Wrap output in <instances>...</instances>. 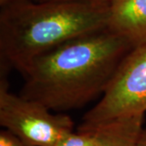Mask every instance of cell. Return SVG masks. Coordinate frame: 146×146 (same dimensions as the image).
I'll return each mask as SVG.
<instances>
[{
  "mask_svg": "<svg viewBox=\"0 0 146 146\" xmlns=\"http://www.w3.org/2000/svg\"><path fill=\"white\" fill-rule=\"evenodd\" d=\"M133 48L107 28L74 39L32 62L20 95L58 113L83 107L102 98Z\"/></svg>",
  "mask_w": 146,
  "mask_h": 146,
  "instance_id": "obj_1",
  "label": "cell"
},
{
  "mask_svg": "<svg viewBox=\"0 0 146 146\" xmlns=\"http://www.w3.org/2000/svg\"><path fill=\"white\" fill-rule=\"evenodd\" d=\"M110 3L18 0L0 11L1 76L21 74L36 58L107 28Z\"/></svg>",
  "mask_w": 146,
  "mask_h": 146,
  "instance_id": "obj_2",
  "label": "cell"
},
{
  "mask_svg": "<svg viewBox=\"0 0 146 146\" xmlns=\"http://www.w3.org/2000/svg\"><path fill=\"white\" fill-rule=\"evenodd\" d=\"M146 113V42L123 58L101 99L84 115L77 130H92L110 121Z\"/></svg>",
  "mask_w": 146,
  "mask_h": 146,
  "instance_id": "obj_3",
  "label": "cell"
},
{
  "mask_svg": "<svg viewBox=\"0 0 146 146\" xmlns=\"http://www.w3.org/2000/svg\"><path fill=\"white\" fill-rule=\"evenodd\" d=\"M41 103L9 90L6 76L0 78V125L26 146H53L74 131L65 114H54Z\"/></svg>",
  "mask_w": 146,
  "mask_h": 146,
  "instance_id": "obj_4",
  "label": "cell"
},
{
  "mask_svg": "<svg viewBox=\"0 0 146 146\" xmlns=\"http://www.w3.org/2000/svg\"><path fill=\"white\" fill-rule=\"evenodd\" d=\"M107 29L133 47L146 42V0H111Z\"/></svg>",
  "mask_w": 146,
  "mask_h": 146,
  "instance_id": "obj_5",
  "label": "cell"
},
{
  "mask_svg": "<svg viewBox=\"0 0 146 146\" xmlns=\"http://www.w3.org/2000/svg\"><path fill=\"white\" fill-rule=\"evenodd\" d=\"M144 118L145 115L126 116L92 129L97 131L98 146H136L144 128Z\"/></svg>",
  "mask_w": 146,
  "mask_h": 146,
  "instance_id": "obj_6",
  "label": "cell"
},
{
  "mask_svg": "<svg viewBox=\"0 0 146 146\" xmlns=\"http://www.w3.org/2000/svg\"><path fill=\"white\" fill-rule=\"evenodd\" d=\"M98 137L95 130H76L63 136L53 146H98Z\"/></svg>",
  "mask_w": 146,
  "mask_h": 146,
  "instance_id": "obj_7",
  "label": "cell"
},
{
  "mask_svg": "<svg viewBox=\"0 0 146 146\" xmlns=\"http://www.w3.org/2000/svg\"><path fill=\"white\" fill-rule=\"evenodd\" d=\"M0 146H26L16 136L6 130L0 131Z\"/></svg>",
  "mask_w": 146,
  "mask_h": 146,
  "instance_id": "obj_8",
  "label": "cell"
},
{
  "mask_svg": "<svg viewBox=\"0 0 146 146\" xmlns=\"http://www.w3.org/2000/svg\"><path fill=\"white\" fill-rule=\"evenodd\" d=\"M44 1H76V2L94 3H110L111 0H44Z\"/></svg>",
  "mask_w": 146,
  "mask_h": 146,
  "instance_id": "obj_9",
  "label": "cell"
},
{
  "mask_svg": "<svg viewBox=\"0 0 146 146\" xmlns=\"http://www.w3.org/2000/svg\"><path fill=\"white\" fill-rule=\"evenodd\" d=\"M136 146H146V128H143Z\"/></svg>",
  "mask_w": 146,
  "mask_h": 146,
  "instance_id": "obj_10",
  "label": "cell"
},
{
  "mask_svg": "<svg viewBox=\"0 0 146 146\" xmlns=\"http://www.w3.org/2000/svg\"><path fill=\"white\" fill-rule=\"evenodd\" d=\"M16 1H18V0H0V7H5V6L8 5V4H11Z\"/></svg>",
  "mask_w": 146,
  "mask_h": 146,
  "instance_id": "obj_11",
  "label": "cell"
},
{
  "mask_svg": "<svg viewBox=\"0 0 146 146\" xmlns=\"http://www.w3.org/2000/svg\"><path fill=\"white\" fill-rule=\"evenodd\" d=\"M33 1H35V2H42L44 0H33Z\"/></svg>",
  "mask_w": 146,
  "mask_h": 146,
  "instance_id": "obj_12",
  "label": "cell"
}]
</instances>
